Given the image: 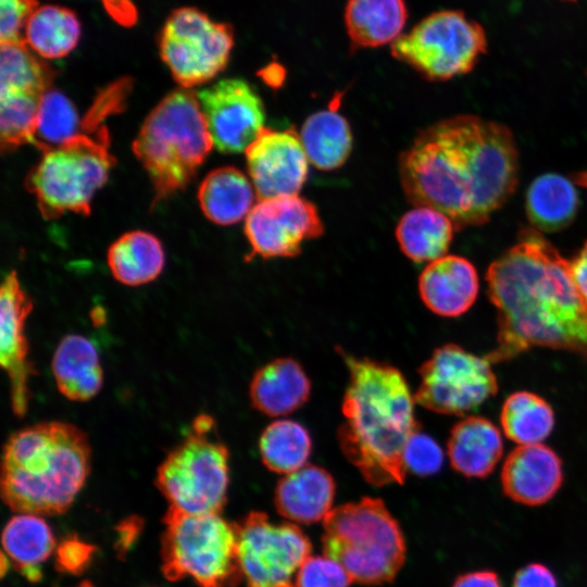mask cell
I'll return each instance as SVG.
<instances>
[{"label": "cell", "instance_id": "cell-6", "mask_svg": "<svg viewBox=\"0 0 587 587\" xmlns=\"http://www.w3.org/2000/svg\"><path fill=\"white\" fill-rule=\"evenodd\" d=\"M324 554L353 582H391L405 560V541L396 519L379 498L364 497L332 509L323 520Z\"/></svg>", "mask_w": 587, "mask_h": 587}, {"label": "cell", "instance_id": "cell-31", "mask_svg": "<svg viewBox=\"0 0 587 587\" xmlns=\"http://www.w3.org/2000/svg\"><path fill=\"white\" fill-rule=\"evenodd\" d=\"M2 546L8 558L25 576L37 579L40 577L39 564L54 548V537L40 515L17 513L2 532Z\"/></svg>", "mask_w": 587, "mask_h": 587}, {"label": "cell", "instance_id": "cell-18", "mask_svg": "<svg viewBox=\"0 0 587 587\" xmlns=\"http://www.w3.org/2000/svg\"><path fill=\"white\" fill-rule=\"evenodd\" d=\"M500 480L508 498L538 507L551 500L561 488L562 461L544 444L517 446L505 458Z\"/></svg>", "mask_w": 587, "mask_h": 587}, {"label": "cell", "instance_id": "cell-4", "mask_svg": "<svg viewBox=\"0 0 587 587\" xmlns=\"http://www.w3.org/2000/svg\"><path fill=\"white\" fill-rule=\"evenodd\" d=\"M91 447L76 425L49 421L24 427L7 440L1 497L17 513L65 512L90 471Z\"/></svg>", "mask_w": 587, "mask_h": 587}, {"label": "cell", "instance_id": "cell-36", "mask_svg": "<svg viewBox=\"0 0 587 587\" xmlns=\"http://www.w3.org/2000/svg\"><path fill=\"white\" fill-rule=\"evenodd\" d=\"M80 124L71 100L50 88L40 100L34 146H57L79 133Z\"/></svg>", "mask_w": 587, "mask_h": 587}, {"label": "cell", "instance_id": "cell-26", "mask_svg": "<svg viewBox=\"0 0 587 587\" xmlns=\"http://www.w3.org/2000/svg\"><path fill=\"white\" fill-rule=\"evenodd\" d=\"M578 193L572 180L557 173L536 177L526 192V214L538 232L552 233L567 227L578 210Z\"/></svg>", "mask_w": 587, "mask_h": 587}, {"label": "cell", "instance_id": "cell-29", "mask_svg": "<svg viewBox=\"0 0 587 587\" xmlns=\"http://www.w3.org/2000/svg\"><path fill=\"white\" fill-rule=\"evenodd\" d=\"M107 260L117 282L136 287L154 280L161 274L165 254L161 241L154 235L133 230L110 246Z\"/></svg>", "mask_w": 587, "mask_h": 587}, {"label": "cell", "instance_id": "cell-5", "mask_svg": "<svg viewBox=\"0 0 587 587\" xmlns=\"http://www.w3.org/2000/svg\"><path fill=\"white\" fill-rule=\"evenodd\" d=\"M213 147L197 93L180 87L166 95L133 142L154 189L152 207L185 188Z\"/></svg>", "mask_w": 587, "mask_h": 587}, {"label": "cell", "instance_id": "cell-12", "mask_svg": "<svg viewBox=\"0 0 587 587\" xmlns=\"http://www.w3.org/2000/svg\"><path fill=\"white\" fill-rule=\"evenodd\" d=\"M419 374L415 402L439 414L464 415L498 392L490 361L455 344L437 348L420 366Z\"/></svg>", "mask_w": 587, "mask_h": 587}, {"label": "cell", "instance_id": "cell-32", "mask_svg": "<svg viewBox=\"0 0 587 587\" xmlns=\"http://www.w3.org/2000/svg\"><path fill=\"white\" fill-rule=\"evenodd\" d=\"M500 424L507 438L517 444H541L552 432L554 412L540 396L516 391L503 402Z\"/></svg>", "mask_w": 587, "mask_h": 587}, {"label": "cell", "instance_id": "cell-2", "mask_svg": "<svg viewBox=\"0 0 587 587\" xmlns=\"http://www.w3.org/2000/svg\"><path fill=\"white\" fill-rule=\"evenodd\" d=\"M487 295L497 312V346L485 357L509 361L534 347L565 350L587 361V304L565 260L535 228L489 265Z\"/></svg>", "mask_w": 587, "mask_h": 587}, {"label": "cell", "instance_id": "cell-25", "mask_svg": "<svg viewBox=\"0 0 587 587\" xmlns=\"http://www.w3.org/2000/svg\"><path fill=\"white\" fill-rule=\"evenodd\" d=\"M455 225L449 216L429 207L405 212L396 226L400 250L413 262H432L446 255Z\"/></svg>", "mask_w": 587, "mask_h": 587}, {"label": "cell", "instance_id": "cell-43", "mask_svg": "<svg viewBox=\"0 0 587 587\" xmlns=\"http://www.w3.org/2000/svg\"><path fill=\"white\" fill-rule=\"evenodd\" d=\"M570 271L580 297L587 304V239L570 260Z\"/></svg>", "mask_w": 587, "mask_h": 587}, {"label": "cell", "instance_id": "cell-21", "mask_svg": "<svg viewBox=\"0 0 587 587\" xmlns=\"http://www.w3.org/2000/svg\"><path fill=\"white\" fill-rule=\"evenodd\" d=\"M311 394V382L291 358L275 359L253 374L249 397L252 407L272 416H285L303 407Z\"/></svg>", "mask_w": 587, "mask_h": 587}, {"label": "cell", "instance_id": "cell-39", "mask_svg": "<svg viewBox=\"0 0 587 587\" xmlns=\"http://www.w3.org/2000/svg\"><path fill=\"white\" fill-rule=\"evenodd\" d=\"M38 0H0V42H21L29 15L39 7Z\"/></svg>", "mask_w": 587, "mask_h": 587}, {"label": "cell", "instance_id": "cell-13", "mask_svg": "<svg viewBox=\"0 0 587 587\" xmlns=\"http://www.w3.org/2000/svg\"><path fill=\"white\" fill-rule=\"evenodd\" d=\"M238 560L247 587H296L311 542L292 523H273L259 511L235 524Z\"/></svg>", "mask_w": 587, "mask_h": 587}, {"label": "cell", "instance_id": "cell-41", "mask_svg": "<svg viewBox=\"0 0 587 587\" xmlns=\"http://www.w3.org/2000/svg\"><path fill=\"white\" fill-rule=\"evenodd\" d=\"M89 554L87 545L77 540H67L59 549V562L62 567L75 571L86 563Z\"/></svg>", "mask_w": 587, "mask_h": 587}, {"label": "cell", "instance_id": "cell-11", "mask_svg": "<svg viewBox=\"0 0 587 587\" xmlns=\"http://www.w3.org/2000/svg\"><path fill=\"white\" fill-rule=\"evenodd\" d=\"M234 47V29L211 20L202 11L174 10L160 34V55L182 88L212 80L227 65Z\"/></svg>", "mask_w": 587, "mask_h": 587}, {"label": "cell", "instance_id": "cell-14", "mask_svg": "<svg viewBox=\"0 0 587 587\" xmlns=\"http://www.w3.org/2000/svg\"><path fill=\"white\" fill-rule=\"evenodd\" d=\"M324 233L316 207L298 195L259 199L245 218L249 258H292L305 240Z\"/></svg>", "mask_w": 587, "mask_h": 587}, {"label": "cell", "instance_id": "cell-37", "mask_svg": "<svg viewBox=\"0 0 587 587\" xmlns=\"http://www.w3.org/2000/svg\"><path fill=\"white\" fill-rule=\"evenodd\" d=\"M352 578L335 560L326 557H309L301 565L296 587H349Z\"/></svg>", "mask_w": 587, "mask_h": 587}, {"label": "cell", "instance_id": "cell-7", "mask_svg": "<svg viewBox=\"0 0 587 587\" xmlns=\"http://www.w3.org/2000/svg\"><path fill=\"white\" fill-rule=\"evenodd\" d=\"M41 158L25 179L46 220L66 212L88 215L95 193L105 184L115 159L105 125L82 128L57 146L38 147Z\"/></svg>", "mask_w": 587, "mask_h": 587}, {"label": "cell", "instance_id": "cell-24", "mask_svg": "<svg viewBox=\"0 0 587 587\" xmlns=\"http://www.w3.org/2000/svg\"><path fill=\"white\" fill-rule=\"evenodd\" d=\"M257 196L252 182L234 166L211 171L198 189L203 214L218 225H232L246 218L257 203Z\"/></svg>", "mask_w": 587, "mask_h": 587}, {"label": "cell", "instance_id": "cell-44", "mask_svg": "<svg viewBox=\"0 0 587 587\" xmlns=\"http://www.w3.org/2000/svg\"><path fill=\"white\" fill-rule=\"evenodd\" d=\"M452 587H502V584L496 572L480 570L459 575Z\"/></svg>", "mask_w": 587, "mask_h": 587}, {"label": "cell", "instance_id": "cell-15", "mask_svg": "<svg viewBox=\"0 0 587 587\" xmlns=\"http://www.w3.org/2000/svg\"><path fill=\"white\" fill-rule=\"evenodd\" d=\"M213 146L222 153H239L264 126L262 99L240 78H224L197 92Z\"/></svg>", "mask_w": 587, "mask_h": 587}, {"label": "cell", "instance_id": "cell-45", "mask_svg": "<svg viewBox=\"0 0 587 587\" xmlns=\"http://www.w3.org/2000/svg\"><path fill=\"white\" fill-rule=\"evenodd\" d=\"M582 184H584L585 186H587V173H582L579 175V178H577Z\"/></svg>", "mask_w": 587, "mask_h": 587}, {"label": "cell", "instance_id": "cell-42", "mask_svg": "<svg viewBox=\"0 0 587 587\" xmlns=\"http://www.w3.org/2000/svg\"><path fill=\"white\" fill-rule=\"evenodd\" d=\"M110 17L124 27H132L138 20L133 0H100Z\"/></svg>", "mask_w": 587, "mask_h": 587}, {"label": "cell", "instance_id": "cell-28", "mask_svg": "<svg viewBox=\"0 0 587 587\" xmlns=\"http://www.w3.org/2000/svg\"><path fill=\"white\" fill-rule=\"evenodd\" d=\"M407 16L404 0H349L345 22L354 46L374 48L398 39Z\"/></svg>", "mask_w": 587, "mask_h": 587}, {"label": "cell", "instance_id": "cell-35", "mask_svg": "<svg viewBox=\"0 0 587 587\" xmlns=\"http://www.w3.org/2000/svg\"><path fill=\"white\" fill-rule=\"evenodd\" d=\"M42 96L11 93L0 96V142L2 152L35 143L36 124Z\"/></svg>", "mask_w": 587, "mask_h": 587}, {"label": "cell", "instance_id": "cell-30", "mask_svg": "<svg viewBox=\"0 0 587 587\" xmlns=\"http://www.w3.org/2000/svg\"><path fill=\"white\" fill-rule=\"evenodd\" d=\"M80 22L68 8L39 5L24 27L26 45L42 59H62L70 54L80 38Z\"/></svg>", "mask_w": 587, "mask_h": 587}, {"label": "cell", "instance_id": "cell-23", "mask_svg": "<svg viewBox=\"0 0 587 587\" xmlns=\"http://www.w3.org/2000/svg\"><path fill=\"white\" fill-rule=\"evenodd\" d=\"M51 369L59 391L68 400L88 401L102 388L103 371L98 350L83 335H67L60 341Z\"/></svg>", "mask_w": 587, "mask_h": 587}, {"label": "cell", "instance_id": "cell-17", "mask_svg": "<svg viewBox=\"0 0 587 587\" xmlns=\"http://www.w3.org/2000/svg\"><path fill=\"white\" fill-rule=\"evenodd\" d=\"M0 308V362L10 378L13 412L23 416L29 401L28 379L34 374L25 335V322L33 310V301L14 271L8 273L2 282Z\"/></svg>", "mask_w": 587, "mask_h": 587}, {"label": "cell", "instance_id": "cell-33", "mask_svg": "<svg viewBox=\"0 0 587 587\" xmlns=\"http://www.w3.org/2000/svg\"><path fill=\"white\" fill-rule=\"evenodd\" d=\"M259 450L263 464L270 471L288 474L307 464L312 440L307 428L300 423L277 420L262 432Z\"/></svg>", "mask_w": 587, "mask_h": 587}, {"label": "cell", "instance_id": "cell-9", "mask_svg": "<svg viewBox=\"0 0 587 587\" xmlns=\"http://www.w3.org/2000/svg\"><path fill=\"white\" fill-rule=\"evenodd\" d=\"M214 421L199 415L189 434L165 457L157 471V487L170 508L191 514L220 513L227 499L229 453L209 434Z\"/></svg>", "mask_w": 587, "mask_h": 587}, {"label": "cell", "instance_id": "cell-27", "mask_svg": "<svg viewBox=\"0 0 587 587\" xmlns=\"http://www.w3.org/2000/svg\"><path fill=\"white\" fill-rule=\"evenodd\" d=\"M299 137L309 162L321 171L339 168L352 150L350 125L346 117L332 107L309 115Z\"/></svg>", "mask_w": 587, "mask_h": 587}, {"label": "cell", "instance_id": "cell-40", "mask_svg": "<svg viewBox=\"0 0 587 587\" xmlns=\"http://www.w3.org/2000/svg\"><path fill=\"white\" fill-rule=\"evenodd\" d=\"M512 587H558V580L549 567L534 562L516 571Z\"/></svg>", "mask_w": 587, "mask_h": 587}, {"label": "cell", "instance_id": "cell-22", "mask_svg": "<svg viewBox=\"0 0 587 587\" xmlns=\"http://www.w3.org/2000/svg\"><path fill=\"white\" fill-rule=\"evenodd\" d=\"M447 453L452 469L465 477L485 478L503 453L499 428L488 419L467 416L451 429Z\"/></svg>", "mask_w": 587, "mask_h": 587}, {"label": "cell", "instance_id": "cell-38", "mask_svg": "<svg viewBox=\"0 0 587 587\" xmlns=\"http://www.w3.org/2000/svg\"><path fill=\"white\" fill-rule=\"evenodd\" d=\"M407 470L420 476L438 473L444 463V452L430 436L417 430L412 435L404 450Z\"/></svg>", "mask_w": 587, "mask_h": 587}, {"label": "cell", "instance_id": "cell-3", "mask_svg": "<svg viewBox=\"0 0 587 587\" xmlns=\"http://www.w3.org/2000/svg\"><path fill=\"white\" fill-rule=\"evenodd\" d=\"M349 371L338 428V442L347 460L371 485L403 484L404 450L420 430L414 395L394 365L344 353Z\"/></svg>", "mask_w": 587, "mask_h": 587}, {"label": "cell", "instance_id": "cell-34", "mask_svg": "<svg viewBox=\"0 0 587 587\" xmlns=\"http://www.w3.org/2000/svg\"><path fill=\"white\" fill-rule=\"evenodd\" d=\"M53 77V70L37 58L25 41L1 43L0 96H42L50 89Z\"/></svg>", "mask_w": 587, "mask_h": 587}, {"label": "cell", "instance_id": "cell-8", "mask_svg": "<svg viewBox=\"0 0 587 587\" xmlns=\"http://www.w3.org/2000/svg\"><path fill=\"white\" fill-rule=\"evenodd\" d=\"M164 522L162 571L168 580L191 577L200 587H230L240 580L235 524L220 513L191 514L174 508Z\"/></svg>", "mask_w": 587, "mask_h": 587}, {"label": "cell", "instance_id": "cell-20", "mask_svg": "<svg viewBox=\"0 0 587 587\" xmlns=\"http://www.w3.org/2000/svg\"><path fill=\"white\" fill-rule=\"evenodd\" d=\"M336 485L325 469L305 464L279 479L274 502L285 519L302 524L323 521L332 511Z\"/></svg>", "mask_w": 587, "mask_h": 587}, {"label": "cell", "instance_id": "cell-1", "mask_svg": "<svg viewBox=\"0 0 587 587\" xmlns=\"http://www.w3.org/2000/svg\"><path fill=\"white\" fill-rule=\"evenodd\" d=\"M402 190L415 207L436 209L455 228L486 223L513 195L519 153L511 130L462 114L422 129L400 154Z\"/></svg>", "mask_w": 587, "mask_h": 587}, {"label": "cell", "instance_id": "cell-46", "mask_svg": "<svg viewBox=\"0 0 587 587\" xmlns=\"http://www.w3.org/2000/svg\"><path fill=\"white\" fill-rule=\"evenodd\" d=\"M78 587H92V586L89 582H84Z\"/></svg>", "mask_w": 587, "mask_h": 587}, {"label": "cell", "instance_id": "cell-19", "mask_svg": "<svg viewBox=\"0 0 587 587\" xmlns=\"http://www.w3.org/2000/svg\"><path fill=\"white\" fill-rule=\"evenodd\" d=\"M479 290L474 265L459 255H444L429 262L419 277L423 303L435 314L457 317L471 309Z\"/></svg>", "mask_w": 587, "mask_h": 587}, {"label": "cell", "instance_id": "cell-16", "mask_svg": "<svg viewBox=\"0 0 587 587\" xmlns=\"http://www.w3.org/2000/svg\"><path fill=\"white\" fill-rule=\"evenodd\" d=\"M245 153L259 199L298 195L307 180L309 160L294 129L264 127Z\"/></svg>", "mask_w": 587, "mask_h": 587}, {"label": "cell", "instance_id": "cell-10", "mask_svg": "<svg viewBox=\"0 0 587 587\" xmlns=\"http://www.w3.org/2000/svg\"><path fill=\"white\" fill-rule=\"evenodd\" d=\"M485 50L484 29L457 11L430 14L391 45L396 59L429 80L469 73Z\"/></svg>", "mask_w": 587, "mask_h": 587}]
</instances>
